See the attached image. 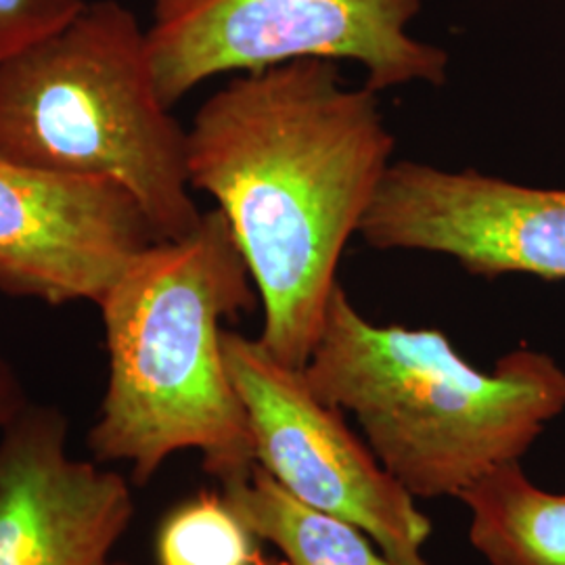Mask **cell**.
<instances>
[{
    "label": "cell",
    "mask_w": 565,
    "mask_h": 565,
    "mask_svg": "<svg viewBox=\"0 0 565 565\" xmlns=\"http://www.w3.org/2000/svg\"><path fill=\"white\" fill-rule=\"evenodd\" d=\"M153 242L139 203L116 182L61 177L0 156V294L97 306Z\"/></svg>",
    "instance_id": "ba28073f"
},
{
    "label": "cell",
    "mask_w": 565,
    "mask_h": 565,
    "mask_svg": "<svg viewBox=\"0 0 565 565\" xmlns=\"http://www.w3.org/2000/svg\"><path fill=\"white\" fill-rule=\"evenodd\" d=\"M258 565H289V564H287V562H282V564H266V562H264V559H263V562H260V564H258Z\"/></svg>",
    "instance_id": "9a60e30c"
},
{
    "label": "cell",
    "mask_w": 565,
    "mask_h": 565,
    "mask_svg": "<svg viewBox=\"0 0 565 565\" xmlns=\"http://www.w3.org/2000/svg\"><path fill=\"white\" fill-rule=\"evenodd\" d=\"M84 0H0V61L57 32Z\"/></svg>",
    "instance_id": "4fadbf2b"
},
{
    "label": "cell",
    "mask_w": 565,
    "mask_h": 565,
    "mask_svg": "<svg viewBox=\"0 0 565 565\" xmlns=\"http://www.w3.org/2000/svg\"><path fill=\"white\" fill-rule=\"evenodd\" d=\"M359 235L375 249L450 256L469 275L565 279V189H534L478 170L392 162Z\"/></svg>",
    "instance_id": "52a82bcc"
},
{
    "label": "cell",
    "mask_w": 565,
    "mask_h": 565,
    "mask_svg": "<svg viewBox=\"0 0 565 565\" xmlns=\"http://www.w3.org/2000/svg\"><path fill=\"white\" fill-rule=\"evenodd\" d=\"M377 95L350 88L338 61H289L235 74L186 128L189 184L223 212L263 302L258 340L296 369L392 166Z\"/></svg>",
    "instance_id": "6da1fadb"
},
{
    "label": "cell",
    "mask_w": 565,
    "mask_h": 565,
    "mask_svg": "<svg viewBox=\"0 0 565 565\" xmlns=\"http://www.w3.org/2000/svg\"><path fill=\"white\" fill-rule=\"evenodd\" d=\"M0 156L116 182L156 239L184 237L202 221L186 128L158 90L147 28L120 0L84 2L57 32L0 61Z\"/></svg>",
    "instance_id": "277c9868"
},
{
    "label": "cell",
    "mask_w": 565,
    "mask_h": 565,
    "mask_svg": "<svg viewBox=\"0 0 565 565\" xmlns=\"http://www.w3.org/2000/svg\"><path fill=\"white\" fill-rule=\"evenodd\" d=\"M137 513L128 480L70 450V419L28 404L0 431V565H130L114 557Z\"/></svg>",
    "instance_id": "9c48e42d"
},
{
    "label": "cell",
    "mask_w": 565,
    "mask_h": 565,
    "mask_svg": "<svg viewBox=\"0 0 565 565\" xmlns=\"http://www.w3.org/2000/svg\"><path fill=\"white\" fill-rule=\"evenodd\" d=\"M260 539L223 492H200L166 513L156 536L158 565H258Z\"/></svg>",
    "instance_id": "7c38bea8"
},
{
    "label": "cell",
    "mask_w": 565,
    "mask_h": 565,
    "mask_svg": "<svg viewBox=\"0 0 565 565\" xmlns=\"http://www.w3.org/2000/svg\"><path fill=\"white\" fill-rule=\"evenodd\" d=\"M303 377L348 411L385 471L417 501L459 499L501 465L520 461L565 408V371L518 348L486 373L440 329L366 321L342 282Z\"/></svg>",
    "instance_id": "3957f363"
},
{
    "label": "cell",
    "mask_w": 565,
    "mask_h": 565,
    "mask_svg": "<svg viewBox=\"0 0 565 565\" xmlns=\"http://www.w3.org/2000/svg\"><path fill=\"white\" fill-rule=\"evenodd\" d=\"M224 501L263 541L277 546L289 565H396L342 518L303 505L260 465L252 476L221 486Z\"/></svg>",
    "instance_id": "8fae6325"
},
{
    "label": "cell",
    "mask_w": 565,
    "mask_h": 565,
    "mask_svg": "<svg viewBox=\"0 0 565 565\" xmlns=\"http://www.w3.org/2000/svg\"><path fill=\"white\" fill-rule=\"evenodd\" d=\"M223 354L264 471L303 505L363 530L394 564L429 565V520L348 427L343 411L315 394L302 369L231 329L223 331Z\"/></svg>",
    "instance_id": "8992f818"
},
{
    "label": "cell",
    "mask_w": 565,
    "mask_h": 565,
    "mask_svg": "<svg viewBox=\"0 0 565 565\" xmlns=\"http://www.w3.org/2000/svg\"><path fill=\"white\" fill-rule=\"evenodd\" d=\"M30 404L18 369L0 352V431Z\"/></svg>",
    "instance_id": "5bb4252c"
},
{
    "label": "cell",
    "mask_w": 565,
    "mask_h": 565,
    "mask_svg": "<svg viewBox=\"0 0 565 565\" xmlns=\"http://www.w3.org/2000/svg\"><path fill=\"white\" fill-rule=\"evenodd\" d=\"M422 0H153L147 42L174 107L203 82L298 60L356 61L375 93L443 86L450 57L408 25Z\"/></svg>",
    "instance_id": "5b68a950"
},
{
    "label": "cell",
    "mask_w": 565,
    "mask_h": 565,
    "mask_svg": "<svg viewBox=\"0 0 565 565\" xmlns=\"http://www.w3.org/2000/svg\"><path fill=\"white\" fill-rule=\"evenodd\" d=\"M469 541L490 565H565V494L532 484L520 461L469 486Z\"/></svg>",
    "instance_id": "30bf717a"
},
{
    "label": "cell",
    "mask_w": 565,
    "mask_h": 565,
    "mask_svg": "<svg viewBox=\"0 0 565 565\" xmlns=\"http://www.w3.org/2000/svg\"><path fill=\"white\" fill-rule=\"evenodd\" d=\"M258 291L221 210L179 239L141 249L102 302L107 387L88 446L99 463L149 484L177 452L198 450L221 486L252 476L256 446L224 363V321Z\"/></svg>",
    "instance_id": "7a4b0ae2"
}]
</instances>
